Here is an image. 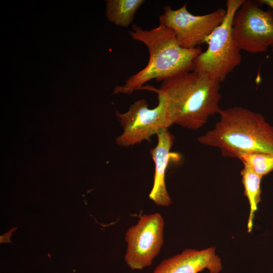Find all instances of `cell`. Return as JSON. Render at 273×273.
I'll use <instances>...</instances> for the list:
<instances>
[{"instance_id": "obj_8", "label": "cell", "mask_w": 273, "mask_h": 273, "mask_svg": "<svg viewBox=\"0 0 273 273\" xmlns=\"http://www.w3.org/2000/svg\"><path fill=\"white\" fill-rule=\"evenodd\" d=\"M187 4L176 10L165 6L164 13L159 16V22L173 31L180 46L193 49L206 42L212 32L224 20L226 10L218 9L207 14L195 15L188 11Z\"/></svg>"}, {"instance_id": "obj_2", "label": "cell", "mask_w": 273, "mask_h": 273, "mask_svg": "<svg viewBox=\"0 0 273 273\" xmlns=\"http://www.w3.org/2000/svg\"><path fill=\"white\" fill-rule=\"evenodd\" d=\"M128 32L131 38L143 42L148 48L149 61L142 70L127 78L123 85L116 86L114 94H131L142 89L143 85L152 79L162 81L195 70V59L202 52L200 47H182L173 31L160 24L149 30L134 24Z\"/></svg>"}, {"instance_id": "obj_14", "label": "cell", "mask_w": 273, "mask_h": 273, "mask_svg": "<svg viewBox=\"0 0 273 273\" xmlns=\"http://www.w3.org/2000/svg\"><path fill=\"white\" fill-rule=\"evenodd\" d=\"M18 228H13L11 229L8 232L1 235L0 237L1 243H12L9 238L12 236V233L15 231Z\"/></svg>"}, {"instance_id": "obj_4", "label": "cell", "mask_w": 273, "mask_h": 273, "mask_svg": "<svg viewBox=\"0 0 273 273\" xmlns=\"http://www.w3.org/2000/svg\"><path fill=\"white\" fill-rule=\"evenodd\" d=\"M244 0H228L226 15L208 37V47L195 59V70L204 72L219 83L241 62V50L233 35L234 16Z\"/></svg>"}, {"instance_id": "obj_7", "label": "cell", "mask_w": 273, "mask_h": 273, "mask_svg": "<svg viewBox=\"0 0 273 273\" xmlns=\"http://www.w3.org/2000/svg\"><path fill=\"white\" fill-rule=\"evenodd\" d=\"M164 221L157 212L142 215L125 235L127 248L124 261L132 270L149 266L163 244Z\"/></svg>"}, {"instance_id": "obj_11", "label": "cell", "mask_w": 273, "mask_h": 273, "mask_svg": "<svg viewBox=\"0 0 273 273\" xmlns=\"http://www.w3.org/2000/svg\"><path fill=\"white\" fill-rule=\"evenodd\" d=\"M107 19L115 25L127 27L133 21L138 9L144 0H108L106 1Z\"/></svg>"}, {"instance_id": "obj_3", "label": "cell", "mask_w": 273, "mask_h": 273, "mask_svg": "<svg viewBox=\"0 0 273 273\" xmlns=\"http://www.w3.org/2000/svg\"><path fill=\"white\" fill-rule=\"evenodd\" d=\"M214 127L200 136L198 142L218 148L223 157L237 158L242 153L273 154V126L263 116L240 106L220 109Z\"/></svg>"}, {"instance_id": "obj_1", "label": "cell", "mask_w": 273, "mask_h": 273, "mask_svg": "<svg viewBox=\"0 0 273 273\" xmlns=\"http://www.w3.org/2000/svg\"><path fill=\"white\" fill-rule=\"evenodd\" d=\"M156 92L163 102L173 125L197 130L218 113L221 98L220 83L204 72L193 70L162 81Z\"/></svg>"}, {"instance_id": "obj_10", "label": "cell", "mask_w": 273, "mask_h": 273, "mask_svg": "<svg viewBox=\"0 0 273 273\" xmlns=\"http://www.w3.org/2000/svg\"><path fill=\"white\" fill-rule=\"evenodd\" d=\"M157 135V144L150 151L155 164V173L153 186L149 197L158 206H168L172 201L166 187V170L170 160H178L179 156L177 153L170 152L174 136L168 128L162 129Z\"/></svg>"}, {"instance_id": "obj_13", "label": "cell", "mask_w": 273, "mask_h": 273, "mask_svg": "<svg viewBox=\"0 0 273 273\" xmlns=\"http://www.w3.org/2000/svg\"><path fill=\"white\" fill-rule=\"evenodd\" d=\"M254 172L261 177L273 171V154L251 152L240 154L237 157Z\"/></svg>"}, {"instance_id": "obj_9", "label": "cell", "mask_w": 273, "mask_h": 273, "mask_svg": "<svg viewBox=\"0 0 273 273\" xmlns=\"http://www.w3.org/2000/svg\"><path fill=\"white\" fill-rule=\"evenodd\" d=\"M205 269L210 273H219L222 269L221 259L213 247L202 250H185L164 259L152 273H198Z\"/></svg>"}, {"instance_id": "obj_12", "label": "cell", "mask_w": 273, "mask_h": 273, "mask_svg": "<svg viewBox=\"0 0 273 273\" xmlns=\"http://www.w3.org/2000/svg\"><path fill=\"white\" fill-rule=\"evenodd\" d=\"M242 183L244 188V195L247 198L250 213L247 223L248 232H251L253 227L254 213L261 200V180L262 177L254 172L250 168L244 165L241 171Z\"/></svg>"}, {"instance_id": "obj_15", "label": "cell", "mask_w": 273, "mask_h": 273, "mask_svg": "<svg viewBox=\"0 0 273 273\" xmlns=\"http://www.w3.org/2000/svg\"><path fill=\"white\" fill-rule=\"evenodd\" d=\"M258 1L262 5L268 6L273 15V0H259Z\"/></svg>"}, {"instance_id": "obj_6", "label": "cell", "mask_w": 273, "mask_h": 273, "mask_svg": "<svg viewBox=\"0 0 273 273\" xmlns=\"http://www.w3.org/2000/svg\"><path fill=\"white\" fill-rule=\"evenodd\" d=\"M158 104L150 109L145 99L134 102L128 111L115 114L123 131L116 139L121 147H128L144 141H149L152 136L173 125L162 99L158 97Z\"/></svg>"}, {"instance_id": "obj_5", "label": "cell", "mask_w": 273, "mask_h": 273, "mask_svg": "<svg viewBox=\"0 0 273 273\" xmlns=\"http://www.w3.org/2000/svg\"><path fill=\"white\" fill-rule=\"evenodd\" d=\"M258 1L244 0L233 21V35L240 50L256 54L273 48V15Z\"/></svg>"}]
</instances>
